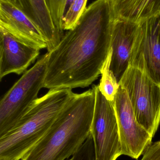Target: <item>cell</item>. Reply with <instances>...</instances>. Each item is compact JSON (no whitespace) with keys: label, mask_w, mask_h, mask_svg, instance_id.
<instances>
[{"label":"cell","mask_w":160,"mask_h":160,"mask_svg":"<svg viewBox=\"0 0 160 160\" xmlns=\"http://www.w3.org/2000/svg\"><path fill=\"white\" fill-rule=\"evenodd\" d=\"M66 160H95V147L91 133L77 152Z\"/></svg>","instance_id":"e0dca14e"},{"label":"cell","mask_w":160,"mask_h":160,"mask_svg":"<svg viewBox=\"0 0 160 160\" xmlns=\"http://www.w3.org/2000/svg\"><path fill=\"white\" fill-rule=\"evenodd\" d=\"M141 160H160V141L152 143Z\"/></svg>","instance_id":"ac0fdd59"},{"label":"cell","mask_w":160,"mask_h":160,"mask_svg":"<svg viewBox=\"0 0 160 160\" xmlns=\"http://www.w3.org/2000/svg\"><path fill=\"white\" fill-rule=\"evenodd\" d=\"M40 50L19 41L0 26V80L7 75H20L37 59Z\"/></svg>","instance_id":"9c48e42d"},{"label":"cell","mask_w":160,"mask_h":160,"mask_svg":"<svg viewBox=\"0 0 160 160\" xmlns=\"http://www.w3.org/2000/svg\"><path fill=\"white\" fill-rule=\"evenodd\" d=\"M114 20L110 0H96L86 8L49 52L44 88L72 89L92 84L111 50Z\"/></svg>","instance_id":"6da1fadb"},{"label":"cell","mask_w":160,"mask_h":160,"mask_svg":"<svg viewBox=\"0 0 160 160\" xmlns=\"http://www.w3.org/2000/svg\"><path fill=\"white\" fill-rule=\"evenodd\" d=\"M3 1L18 8L38 26L47 41L48 52L58 46L64 34L55 27L45 0Z\"/></svg>","instance_id":"7c38bea8"},{"label":"cell","mask_w":160,"mask_h":160,"mask_svg":"<svg viewBox=\"0 0 160 160\" xmlns=\"http://www.w3.org/2000/svg\"><path fill=\"white\" fill-rule=\"evenodd\" d=\"M138 26V23L115 19L111 41L110 69L119 83L130 66Z\"/></svg>","instance_id":"8fae6325"},{"label":"cell","mask_w":160,"mask_h":160,"mask_svg":"<svg viewBox=\"0 0 160 160\" xmlns=\"http://www.w3.org/2000/svg\"><path fill=\"white\" fill-rule=\"evenodd\" d=\"M49 52L23 73L0 102V138L15 128L44 88Z\"/></svg>","instance_id":"277c9868"},{"label":"cell","mask_w":160,"mask_h":160,"mask_svg":"<svg viewBox=\"0 0 160 160\" xmlns=\"http://www.w3.org/2000/svg\"><path fill=\"white\" fill-rule=\"evenodd\" d=\"M115 19L139 23L160 15V0H110Z\"/></svg>","instance_id":"4fadbf2b"},{"label":"cell","mask_w":160,"mask_h":160,"mask_svg":"<svg viewBox=\"0 0 160 160\" xmlns=\"http://www.w3.org/2000/svg\"><path fill=\"white\" fill-rule=\"evenodd\" d=\"M87 2V0H74L62 19L63 31H69L75 26L86 9Z\"/></svg>","instance_id":"9a60e30c"},{"label":"cell","mask_w":160,"mask_h":160,"mask_svg":"<svg viewBox=\"0 0 160 160\" xmlns=\"http://www.w3.org/2000/svg\"><path fill=\"white\" fill-rule=\"evenodd\" d=\"M92 88L95 101L91 134L95 160H116L122 155V151L113 102L102 95L98 85H94Z\"/></svg>","instance_id":"8992f818"},{"label":"cell","mask_w":160,"mask_h":160,"mask_svg":"<svg viewBox=\"0 0 160 160\" xmlns=\"http://www.w3.org/2000/svg\"><path fill=\"white\" fill-rule=\"evenodd\" d=\"M113 102L122 155L138 159L152 144L153 137L137 121L127 93L120 85Z\"/></svg>","instance_id":"52a82bcc"},{"label":"cell","mask_w":160,"mask_h":160,"mask_svg":"<svg viewBox=\"0 0 160 160\" xmlns=\"http://www.w3.org/2000/svg\"><path fill=\"white\" fill-rule=\"evenodd\" d=\"M52 18L53 21L58 31L64 34L62 22L65 14L67 0H45Z\"/></svg>","instance_id":"2e32d148"},{"label":"cell","mask_w":160,"mask_h":160,"mask_svg":"<svg viewBox=\"0 0 160 160\" xmlns=\"http://www.w3.org/2000/svg\"><path fill=\"white\" fill-rule=\"evenodd\" d=\"M111 50H110L108 57L101 70V75L99 89L108 100L113 102L119 89V83L117 82L113 72L110 69Z\"/></svg>","instance_id":"5bb4252c"},{"label":"cell","mask_w":160,"mask_h":160,"mask_svg":"<svg viewBox=\"0 0 160 160\" xmlns=\"http://www.w3.org/2000/svg\"><path fill=\"white\" fill-rule=\"evenodd\" d=\"M95 94L94 88L73 93L45 136L21 160H66L91 133Z\"/></svg>","instance_id":"7a4b0ae2"},{"label":"cell","mask_w":160,"mask_h":160,"mask_svg":"<svg viewBox=\"0 0 160 160\" xmlns=\"http://www.w3.org/2000/svg\"><path fill=\"white\" fill-rule=\"evenodd\" d=\"M130 66L160 85V15L138 23Z\"/></svg>","instance_id":"ba28073f"},{"label":"cell","mask_w":160,"mask_h":160,"mask_svg":"<svg viewBox=\"0 0 160 160\" xmlns=\"http://www.w3.org/2000/svg\"><path fill=\"white\" fill-rule=\"evenodd\" d=\"M119 84L127 93L137 121L154 137L160 125V85L131 66Z\"/></svg>","instance_id":"5b68a950"},{"label":"cell","mask_w":160,"mask_h":160,"mask_svg":"<svg viewBox=\"0 0 160 160\" xmlns=\"http://www.w3.org/2000/svg\"><path fill=\"white\" fill-rule=\"evenodd\" d=\"M0 26L26 45L39 50L47 48L38 26L18 8L3 0H0Z\"/></svg>","instance_id":"30bf717a"},{"label":"cell","mask_w":160,"mask_h":160,"mask_svg":"<svg viewBox=\"0 0 160 160\" xmlns=\"http://www.w3.org/2000/svg\"><path fill=\"white\" fill-rule=\"evenodd\" d=\"M74 92L50 89L38 98L18 126L0 138V160H20L48 132Z\"/></svg>","instance_id":"3957f363"}]
</instances>
